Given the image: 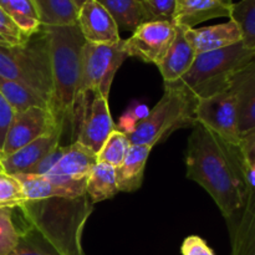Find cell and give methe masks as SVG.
Here are the masks:
<instances>
[{"label": "cell", "mask_w": 255, "mask_h": 255, "mask_svg": "<svg viewBox=\"0 0 255 255\" xmlns=\"http://www.w3.org/2000/svg\"><path fill=\"white\" fill-rule=\"evenodd\" d=\"M41 26L77 22V7L72 0H31Z\"/></svg>", "instance_id": "23"}, {"label": "cell", "mask_w": 255, "mask_h": 255, "mask_svg": "<svg viewBox=\"0 0 255 255\" xmlns=\"http://www.w3.org/2000/svg\"><path fill=\"white\" fill-rule=\"evenodd\" d=\"M96 163L97 154L75 141L64 147L61 158L45 176L71 191L75 196H82L86 194L87 177Z\"/></svg>", "instance_id": "11"}, {"label": "cell", "mask_w": 255, "mask_h": 255, "mask_svg": "<svg viewBox=\"0 0 255 255\" xmlns=\"http://www.w3.org/2000/svg\"><path fill=\"white\" fill-rule=\"evenodd\" d=\"M29 37L15 24L7 12L0 7V44L19 45L26 41Z\"/></svg>", "instance_id": "32"}, {"label": "cell", "mask_w": 255, "mask_h": 255, "mask_svg": "<svg viewBox=\"0 0 255 255\" xmlns=\"http://www.w3.org/2000/svg\"><path fill=\"white\" fill-rule=\"evenodd\" d=\"M176 32L177 27L172 21H146L132 32L131 37L124 40V50L128 57L158 65L171 47Z\"/></svg>", "instance_id": "10"}, {"label": "cell", "mask_w": 255, "mask_h": 255, "mask_svg": "<svg viewBox=\"0 0 255 255\" xmlns=\"http://www.w3.org/2000/svg\"><path fill=\"white\" fill-rule=\"evenodd\" d=\"M137 124H138V121L134 119L132 112L127 109L126 111L121 115V117H120L119 124H117L116 126V129H119V131L124 132V133L126 134H129L132 131H133Z\"/></svg>", "instance_id": "37"}, {"label": "cell", "mask_w": 255, "mask_h": 255, "mask_svg": "<svg viewBox=\"0 0 255 255\" xmlns=\"http://www.w3.org/2000/svg\"><path fill=\"white\" fill-rule=\"evenodd\" d=\"M61 138L60 132H49L21 147L14 153L0 158V168L11 176L30 173L42 158L61 144Z\"/></svg>", "instance_id": "16"}, {"label": "cell", "mask_w": 255, "mask_h": 255, "mask_svg": "<svg viewBox=\"0 0 255 255\" xmlns=\"http://www.w3.org/2000/svg\"><path fill=\"white\" fill-rule=\"evenodd\" d=\"M99 1L116 21L121 30L133 32L137 27L146 21H151L146 0H96Z\"/></svg>", "instance_id": "21"}, {"label": "cell", "mask_w": 255, "mask_h": 255, "mask_svg": "<svg viewBox=\"0 0 255 255\" xmlns=\"http://www.w3.org/2000/svg\"><path fill=\"white\" fill-rule=\"evenodd\" d=\"M74 126L75 141L94 153H99L111 132L116 129L110 112L109 99L99 94L92 95L85 106L75 110Z\"/></svg>", "instance_id": "9"}, {"label": "cell", "mask_w": 255, "mask_h": 255, "mask_svg": "<svg viewBox=\"0 0 255 255\" xmlns=\"http://www.w3.org/2000/svg\"><path fill=\"white\" fill-rule=\"evenodd\" d=\"M52 131L60 132L46 107L34 106L24 111L15 112L5 136L0 158L14 153L30 142Z\"/></svg>", "instance_id": "12"}, {"label": "cell", "mask_w": 255, "mask_h": 255, "mask_svg": "<svg viewBox=\"0 0 255 255\" xmlns=\"http://www.w3.org/2000/svg\"><path fill=\"white\" fill-rule=\"evenodd\" d=\"M0 94L9 102L15 112L24 111L34 106L47 109L46 102L32 90L2 76H0Z\"/></svg>", "instance_id": "25"}, {"label": "cell", "mask_w": 255, "mask_h": 255, "mask_svg": "<svg viewBox=\"0 0 255 255\" xmlns=\"http://www.w3.org/2000/svg\"><path fill=\"white\" fill-rule=\"evenodd\" d=\"M152 20L172 21L177 0H146Z\"/></svg>", "instance_id": "33"}, {"label": "cell", "mask_w": 255, "mask_h": 255, "mask_svg": "<svg viewBox=\"0 0 255 255\" xmlns=\"http://www.w3.org/2000/svg\"><path fill=\"white\" fill-rule=\"evenodd\" d=\"M228 89L236 97L242 137L255 128V56L232 76Z\"/></svg>", "instance_id": "15"}, {"label": "cell", "mask_w": 255, "mask_h": 255, "mask_svg": "<svg viewBox=\"0 0 255 255\" xmlns=\"http://www.w3.org/2000/svg\"><path fill=\"white\" fill-rule=\"evenodd\" d=\"M176 27L177 32L171 47L163 60L157 65L164 80V84H172L181 80L191 69L197 56L196 51L191 46L184 34L187 29L179 26Z\"/></svg>", "instance_id": "19"}, {"label": "cell", "mask_w": 255, "mask_h": 255, "mask_svg": "<svg viewBox=\"0 0 255 255\" xmlns=\"http://www.w3.org/2000/svg\"><path fill=\"white\" fill-rule=\"evenodd\" d=\"M86 1V0H72V2H74L75 5H76V7H77V10H79V7L81 6L82 4H84V2Z\"/></svg>", "instance_id": "39"}, {"label": "cell", "mask_w": 255, "mask_h": 255, "mask_svg": "<svg viewBox=\"0 0 255 255\" xmlns=\"http://www.w3.org/2000/svg\"><path fill=\"white\" fill-rule=\"evenodd\" d=\"M229 19L239 26L244 46L255 52V0L233 2Z\"/></svg>", "instance_id": "27"}, {"label": "cell", "mask_w": 255, "mask_h": 255, "mask_svg": "<svg viewBox=\"0 0 255 255\" xmlns=\"http://www.w3.org/2000/svg\"><path fill=\"white\" fill-rule=\"evenodd\" d=\"M127 109L132 112L134 119H136L138 122H141L142 120L146 119V117L149 115V111H151V109H149L147 105L142 104V102H138V101L131 102V105H129Z\"/></svg>", "instance_id": "38"}, {"label": "cell", "mask_w": 255, "mask_h": 255, "mask_svg": "<svg viewBox=\"0 0 255 255\" xmlns=\"http://www.w3.org/2000/svg\"><path fill=\"white\" fill-rule=\"evenodd\" d=\"M239 146L247 161L255 162V128L251 129L241 137Z\"/></svg>", "instance_id": "36"}, {"label": "cell", "mask_w": 255, "mask_h": 255, "mask_svg": "<svg viewBox=\"0 0 255 255\" xmlns=\"http://www.w3.org/2000/svg\"><path fill=\"white\" fill-rule=\"evenodd\" d=\"M24 193L25 201H40V199L54 198V197H66L74 198L75 196L69 189L56 184L46 176L39 174H16Z\"/></svg>", "instance_id": "24"}, {"label": "cell", "mask_w": 255, "mask_h": 255, "mask_svg": "<svg viewBox=\"0 0 255 255\" xmlns=\"http://www.w3.org/2000/svg\"><path fill=\"white\" fill-rule=\"evenodd\" d=\"M119 192L116 168L110 164L97 162L92 167L86 181V194L92 203L112 198Z\"/></svg>", "instance_id": "22"}, {"label": "cell", "mask_w": 255, "mask_h": 255, "mask_svg": "<svg viewBox=\"0 0 255 255\" xmlns=\"http://www.w3.org/2000/svg\"><path fill=\"white\" fill-rule=\"evenodd\" d=\"M184 34L196 54L224 49L242 41L239 26L231 19L223 24L187 29Z\"/></svg>", "instance_id": "17"}, {"label": "cell", "mask_w": 255, "mask_h": 255, "mask_svg": "<svg viewBox=\"0 0 255 255\" xmlns=\"http://www.w3.org/2000/svg\"><path fill=\"white\" fill-rule=\"evenodd\" d=\"M24 202L21 184L16 177L0 168V208L16 209Z\"/></svg>", "instance_id": "30"}, {"label": "cell", "mask_w": 255, "mask_h": 255, "mask_svg": "<svg viewBox=\"0 0 255 255\" xmlns=\"http://www.w3.org/2000/svg\"><path fill=\"white\" fill-rule=\"evenodd\" d=\"M194 115L197 124H201L224 141L241 143L236 97L229 89L197 100Z\"/></svg>", "instance_id": "8"}, {"label": "cell", "mask_w": 255, "mask_h": 255, "mask_svg": "<svg viewBox=\"0 0 255 255\" xmlns=\"http://www.w3.org/2000/svg\"><path fill=\"white\" fill-rule=\"evenodd\" d=\"M182 255H216L213 249L198 236H189L183 241L181 247Z\"/></svg>", "instance_id": "34"}, {"label": "cell", "mask_w": 255, "mask_h": 255, "mask_svg": "<svg viewBox=\"0 0 255 255\" xmlns=\"http://www.w3.org/2000/svg\"><path fill=\"white\" fill-rule=\"evenodd\" d=\"M153 147L131 144L121 166L116 168L117 186L120 192H136L143 183L144 169Z\"/></svg>", "instance_id": "20"}, {"label": "cell", "mask_w": 255, "mask_h": 255, "mask_svg": "<svg viewBox=\"0 0 255 255\" xmlns=\"http://www.w3.org/2000/svg\"><path fill=\"white\" fill-rule=\"evenodd\" d=\"M232 6L233 4L221 0H177L172 22L183 29H193L207 20L229 17Z\"/></svg>", "instance_id": "18"}, {"label": "cell", "mask_w": 255, "mask_h": 255, "mask_svg": "<svg viewBox=\"0 0 255 255\" xmlns=\"http://www.w3.org/2000/svg\"><path fill=\"white\" fill-rule=\"evenodd\" d=\"M127 57L122 39L116 44L86 42L82 49L76 100L95 94L109 99L115 75Z\"/></svg>", "instance_id": "7"}, {"label": "cell", "mask_w": 255, "mask_h": 255, "mask_svg": "<svg viewBox=\"0 0 255 255\" xmlns=\"http://www.w3.org/2000/svg\"><path fill=\"white\" fill-rule=\"evenodd\" d=\"M246 164L239 144L224 141L201 124L192 127L187 142L186 176L212 197L224 219L246 202Z\"/></svg>", "instance_id": "1"}, {"label": "cell", "mask_w": 255, "mask_h": 255, "mask_svg": "<svg viewBox=\"0 0 255 255\" xmlns=\"http://www.w3.org/2000/svg\"><path fill=\"white\" fill-rule=\"evenodd\" d=\"M14 114L15 111L10 106L9 102L0 94V152H1L2 144H4L5 141V136H6V132L9 129L10 124H11Z\"/></svg>", "instance_id": "35"}, {"label": "cell", "mask_w": 255, "mask_h": 255, "mask_svg": "<svg viewBox=\"0 0 255 255\" xmlns=\"http://www.w3.org/2000/svg\"><path fill=\"white\" fill-rule=\"evenodd\" d=\"M0 7L7 12L27 36L39 31L41 24L31 0H0Z\"/></svg>", "instance_id": "26"}, {"label": "cell", "mask_w": 255, "mask_h": 255, "mask_svg": "<svg viewBox=\"0 0 255 255\" xmlns=\"http://www.w3.org/2000/svg\"><path fill=\"white\" fill-rule=\"evenodd\" d=\"M0 76L29 87L49 109L52 97L51 62L47 37L41 26L22 44H0Z\"/></svg>", "instance_id": "4"}, {"label": "cell", "mask_w": 255, "mask_h": 255, "mask_svg": "<svg viewBox=\"0 0 255 255\" xmlns=\"http://www.w3.org/2000/svg\"><path fill=\"white\" fill-rule=\"evenodd\" d=\"M16 209L21 214L20 229L32 232L57 255H85L82 233L94 211L87 194L25 201Z\"/></svg>", "instance_id": "2"}, {"label": "cell", "mask_w": 255, "mask_h": 255, "mask_svg": "<svg viewBox=\"0 0 255 255\" xmlns=\"http://www.w3.org/2000/svg\"><path fill=\"white\" fill-rule=\"evenodd\" d=\"M77 25L86 42L116 44L121 40L115 19L96 0H86L79 7Z\"/></svg>", "instance_id": "13"}, {"label": "cell", "mask_w": 255, "mask_h": 255, "mask_svg": "<svg viewBox=\"0 0 255 255\" xmlns=\"http://www.w3.org/2000/svg\"><path fill=\"white\" fill-rule=\"evenodd\" d=\"M231 255H255V192L248 189L243 207L226 218Z\"/></svg>", "instance_id": "14"}, {"label": "cell", "mask_w": 255, "mask_h": 255, "mask_svg": "<svg viewBox=\"0 0 255 255\" xmlns=\"http://www.w3.org/2000/svg\"><path fill=\"white\" fill-rule=\"evenodd\" d=\"M41 29L47 37L51 62L52 97L49 111L62 136L70 131L74 142L75 104L81 74L82 49L86 40L77 22L41 26Z\"/></svg>", "instance_id": "3"}, {"label": "cell", "mask_w": 255, "mask_h": 255, "mask_svg": "<svg viewBox=\"0 0 255 255\" xmlns=\"http://www.w3.org/2000/svg\"><path fill=\"white\" fill-rule=\"evenodd\" d=\"M221 1L228 2V4H233V0H221Z\"/></svg>", "instance_id": "40"}, {"label": "cell", "mask_w": 255, "mask_h": 255, "mask_svg": "<svg viewBox=\"0 0 255 255\" xmlns=\"http://www.w3.org/2000/svg\"><path fill=\"white\" fill-rule=\"evenodd\" d=\"M129 147H131V142L127 134L119 129H114L97 153V162L110 164L117 168L124 162Z\"/></svg>", "instance_id": "28"}, {"label": "cell", "mask_w": 255, "mask_h": 255, "mask_svg": "<svg viewBox=\"0 0 255 255\" xmlns=\"http://www.w3.org/2000/svg\"><path fill=\"white\" fill-rule=\"evenodd\" d=\"M20 231L14 222V209L0 208V255H9L16 248Z\"/></svg>", "instance_id": "29"}, {"label": "cell", "mask_w": 255, "mask_h": 255, "mask_svg": "<svg viewBox=\"0 0 255 255\" xmlns=\"http://www.w3.org/2000/svg\"><path fill=\"white\" fill-rule=\"evenodd\" d=\"M254 56L255 52L247 49L242 41L224 49L197 54L191 69L176 84L196 100L209 97L228 89L232 76Z\"/></svg>", "instance_id": "5"}, {"label": "cell", "mask_w": 255, "mask_h": 255, "mask_svg": "<svg viewBox=\"0 0 255 255\" xmlns=\"http://www.w3.org/2000/svg\"><path fill=\"white\" fill-rule=\"evenodd\" d=\"M197 100L178 84H164V94L149 115L127 134L131 144L154 147L168 138L177 129L197 124L194 109Z\"/></svg>", "instance_id": "6"}, {"label": "cell", "mask_w": 255, "mask_h": 255, "mask_svg": "<svg viewBox=\"0 0 255 255\" xmlns=\"http://www.w3.org/2000/svg\"><path fill=\"white\" fill-rule=\"evenodd\" d=\"M19 231V243L9 255H57L32 232L20 228Z\"/></svg>", "instance_id": "31"}]
</instances>
